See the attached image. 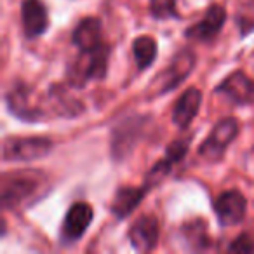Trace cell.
<instances>
[{
  "label": "cell",
  "mask_w": 254,
  "mask_h": 254,
  "mask_svg": "<svg viewBox=\"0 0 254 254\" xmlns=\"http://www.w3.org/2000/svg\"><path fill=\"white\" fill-rule=\"evenodd\" d=\"M46 187V176L40 171H14L2 178V205L4 209H23L40 197Z\"/></svg>",
  "instance_id": "cell-1"
},
{
  "label": "cell",
  "mask_w": 254,
  "mask_h": 254,
  "mask_svg": "<svg viewBox=\"0 0 254 254\" xmlns=\"http://www.w3.org/2000/svg\"><path fill=\"white\" fill-rule=\"evenodd\" d=\"M110 49L106 44L94 51H80L78 58L68 68V82L73 87H84L92 78H103L108 66Z\"/></svg>",
  "instance_id": "cell-2"
},
{
  "label": "cell",
  "mask_w": 254,
  "mask_h": 254,
  "mask_svg": "<svg viewBox=\"0 0 254 254\" xmlns=\"http://www.w3.org/2000/svg\"><path fill=\"white\" fill-rule=\"evenodd\" d=\"M237 134H239V122L235 119L228 117V119L219 120L209 138L202 143L198 153L207 160H219Z\"/></svg>",
  "instance_id": "cell-3"
},
{
  "label": "cell",
  "mask_w": 254,
  "mask_h": 254,
  "mask_svg": "<svg viewBox=\"0 0 254 254\" xmlns=\"http://www.w3.org/2000/svg\"><path fill=\"white\" fill-rule=\"evenodd\" d=\"M195 66V56L190 51H183L173 60V63L169 64L167 70H164L160 73V77L157 78L152 84L153 96H160L167 91H173L176 89L185 78L190 75V71Z\"/></svg>",
  "instance_id": "cell-4"
},
{
  "label": "cell",
  "mask_w": 254,
  "mask_h": 254,
  "mask_svg": "<svg viewBox=\"0 0 254 254\" xmlns=\"http://www.w3.org/2000/svg\"><path fill=\"white\" fill-rule=\"evenodd\" d=\"M53 150V141L47 138H11L4 143L5 160L42 159Z\"/></svg>",
  "instance_id": "cell-5"
},
{
  "label": "cell",
  "mask_w": 254,
  "mask_h": 254,
  "mask_svg": "<svg viewBox=\"0 0 254 254\" xmlns=\"http://www.w3.org/2000/svg\"><path fill=\"white\" fill-rule=\"evenodd\" d=\"M247 202L246 197L239 190H228L221 193L214 202V211L218 216V221L223 226L239 225L246 216Z\"/></svg>",
  "instance_id": "cell-6"
},
{
  "label": "cell",
  "mask_w": 254,
  "mask_h": 254,
  "mask_svg": "<svg viewBox=\"0 0 254 254\" xmlns=\"http://www.w3.org/2000/svg\"><path fill=\"white\" fill-rule=\"evenodd\" d=\"M91 221H92L91 205L85 204V202H75L68 209L66 216H64L63 228H61V239L64 242H75V240H78L87 232Z\"/></svg>",
  "instance_id": "cell-7"
},
{
  "label": "cell",
  "mask_w": 254,
  "mask_h": 254,
  "mask_svg": "<svg viewBox=\"0 0 254 254\" xmlns=\"http://www.w3.org/2000/svg\"><path fill=\"white\" fill-rule=\"evenodd\" d=\"M218 92L225 94L237 105H253L254 103V78L247 77L244 71H233L219 84Z\"/></svg>",
  "instance_id": "cell-8"
},
{
  "label": "cell",
  "mask_w": 254,
  "mask_h": 254,
  "mask_svg": "<svg viewBox=\"0 0 254 254\" xmlns=\"http://www.w3.org/2000/svg\"><path fill=\"white\" fill-rule=\"evenodd\" d=\"M129 240L139 253H150L152 249H155L159 240V221L155 216L145 214L136 219L129 230Z\"/></svg>",
  "instance_id": "cell-9"
},
{
  "label": "cell",
  "mask_w": 254,
  "mask_h": 254,
  "mask_svg": "<svg viewBox=\"0 0 254 254\" xmlns=\"http://www.w3.org/2000/svg\"><path fill=\"white\" fill-rule=\"evenodd\" d=\"M226 21V11L223 5H211L205 12L204 19L198 21L197 25L190 26L187 30V39L197 40V42H207V40L214 39L223 28Z\"/></svg>",
  "instance_id": "cell-10"
},
{
  "label": "cell",
  "mask_w": 254,
  "mask_h": 254,
  "mask_svg": "<svg viewBox=\"0 0 254 254\" xmlns=\"http://www.w3.org/2000/svg\"><path fill=\"white\" fill-rule=\"evenodd\" d=\"M21 23L25 35L28 39H35V37L42 35L49 26V16H47L46 5L40 0H23Z\"/></svg>",
  "instance_id": "cell-11"
},
{
  "label": "cell",
  "mask_w": 254,
  "mask_h": 254,
  "mask_svg": "<svg viewBox=\"0 0 254 254\" xmlns=\"http://www.w3.org/2000/svg\"><path fill=\"white\" fill-rule=\"evenodd\" d=\"M202 103V92L197 87H190L181 94L173 112V120L180 129H187L197 117Z\"/></svg>",
  "instance_id": "cell-12"
},
{
  "label": "cell",
  "mask_w": 254,
  "mask_h": 254,
  "mask_svg": "<svg viewBox=\"0 0 254 254\" xmlns=\"http://www.w3.org/2000/svg\"><path fill=\"white\" fill-rule=\"evenodd\" d=\"M7 106L14 115L21 117L25 120L40 119V110L32 99V92L25 85H16L11 89L7 96Z\"/></svg>",
  "instance_id": "cell-13"
},
{
  "label": "cell",
  "mask_w": 254,
  "mask_h": 254,
  "mask_svg": "<svg viewBox=\"0 0 254 254\" xmlns=\"http://www.w3.org/2000/svg\"><path fill=\"white\" fill-rule=\"evenodd\" d=\"M71 40L78 47V51H94L98 47H101L105 42L101 39V23H99V19L98 18L82 19L77 28H75Z\"/></svg>",
  "instance_id": "cell-14"
},
{
  "label": "cell",
  "mask_w": 254,
  "mask_h": 254,
  "mask_svg": "<svg viewBox=\"0 0 254 254\" xmlns=\"http://www.w3.org/2000/svg\"><path fill=\"white\" fill-rule=\"evenodd\" d=\"M148 191V188L143 187V188H138V187H124L120 188L119 191L115 193V198L112 202V212L117 216L119 219H124L127 216L134 212V209L141 204L143 197L145 193Z\"/></svg>",
  "instance_id": "cell-15"
},
{
  "label": "cell",
  "mask_w": 254,
  "mask_h": 254,
  "mask_svg": "<svg viewBox=\"0 0 254 254\" xmlns=\"http://www.w3.org/2000/svg\"><path fill=\"white\" fill-rule=\"evenodd\" d=\"M132 53L139 70H146L157 56V42L148 35L138 37L132 44Z\"/></svg>",
  "instance_id": "cell-16"
},
{
  "label": "cell",
  "mask_w": 254,
  "mask_h": 254,
  "mask_svg": "<svg viewBox=\"0 0 254 254\" xmlns=\"http://www.w3.org/2000/svg\"><path fill=\"white\" fill-rule=\"evenodd\" d=\"M150 11L157 19L176 18V0H150Z\"/></svg>",
  "instance_id": "cell-17"
},
{
  "label": "cell",
  "mask_w": 254,
  "mask_h": 254,
  "mask_svg": "<svg viewBox=\"0 0 254 254\" xmlns=\"http://www.w3.org/2000/svg\"><path fill=\"white\" fill-rule=\"evenodd\" d=\"M204 228H205L204 223H200V221L193 223V225H185V232H187L188 242H190L195 249H202V247H205L209 244V239H207V235H205V233L198 235V232H200V230H204Z\"/></svg>",
  "instance_id": "cell-18"
},
{
  "label": "cell",
  "mask_w": 254,
  "mask_h": 254,
  "mask_svg": "<svg viewBox=\"0 0 254 254\" xmlns=\"http://www.w3.org/2000/svg\"><path fill=\"white\" fill-rule=\"evenodd\" d=\"M228 251L232 253H254V235L253 233H242L232 244Z\"/></svg>",
  "instance_id": "cell-19"
}]
</instances>
